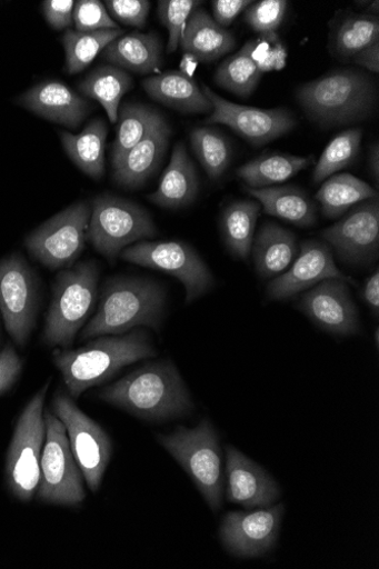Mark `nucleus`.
<instances>
[{
  "mask_svg": "<svg viewBox=\"0 0 379 569\" xmlns=\"http://www.w3.org/2000/svg\"><path fill=\"white\" fill-rule=\"evenodd\" d=\"M98 396L147 421L179 419L193 410L190 393L172 361L141 367Z\"/></svg>",
  "mask_w": 379,
  "mask_h": 569,
  "instance_id": "nucleus-1",
  "label": "nucleus"
},
{
  "mask_svg": "<svg viewBox=\"0 0 379 569\" xmlns=\"http://www.w3.org/2000/svg\"><path fill=\"white\" fill-rule=\"evenodd\" d=\"M156 356L149 336L137 330L126 336H102L78 349L53 351V365L61 372L71 398L114 378L137 361Z\"/></svg>",
  "mask_w": 379,
  "mask_h": 569,
  "instance_id": "nucleus-2",
  "label": "nucleus"
},
{
  "mask_svg": "<svg viewBox=\"0 0 379 569\" xmlns=\"http://www.w3.org/2000/svg\"><path fill=\"white\" fill-rule=\"evenodd\" d=\"M167 292L159 283L138 278L106 280L97 313L80 335L81 340L120 336L138 327L159 330Z\"/></svg>",
  "mask_w": 379,
  "mask_h": 569,
  "instance_id": "nucleus-3",
  "label": "nucleus"
},
{
  "mask_svg": "<svg viewBox=\"0 0 379 569\" xmlns=\"http://www.w3.org/2000/svg\"><path fill=\"white\" fill-rule=\"evenodd\" d=\"M297 99L311 120L325 127L343 126L370 114L376 86L366 72L342 69L302 84Z\"/></svg>",
  "mask_w": 379,
  "mask_h": 569,
  "instance_id": "nucleus-4",
  "label": "nucleus"
},
{
  "mask_svg": "<svg viewBox=\"0 0 379 569\" xmlns=\"http://www.w3.org/2000/svg\"><path fill=\"white\" fill-rule=\"evenodd\" d=\"M99 269L88 261L61 271L51 289L42 340L68 349L87 322L98 297Z\"/></svg>",
  "mask_w": 379,
  "mask_h": 569,
  "instance_id": "nucleus-5",
  "label": "nucleus"
},
{
  "mask_svg": "<svg viewBox=\"0 0 379 569\" xmlns=\"http://www.w3.org/2000/svg\"><path fill=\"white\" fill-rule=\"evenodd\" d=\"M158 442L181 465L208 506L219 510L223 502L222 450L212 425L203 420L195 429L178 427L160 435Z\"/></svg>",
  "mask_w": 379,
  "mask_h": 569,
  "instance_id": "nucleus-6",
  "label": "nucleus"
},
{
  "mask_svg": "<svg viewBox=\"0 0 379 569\" xmlns=\"http://www.w3.org/2000/svg\"><path fill=\"white\" fill-rule=\"evenodd\" d=\"M157 236V228L138 203L103 193L91 202L88 240L94 249L114 262L129 246Z\"/></svg>",
  "mask_w": 379,
  "mask_h": 569,
  "instance_id": "nucleus-7",
  "label": "nucleus"
},
{
  "mask_svg": "<svg viewBox=\"0 0 379 569\" xmlns=\"http://www.w3.org/2000/svg\"><path fill=\"white\" fill-rule=\"evenodd\" d=\"M46 438L40 459L37 497L58 506H79L86 499L84 478L72 452L67 429L50 410L43 413Z\"/></svg>",
  "mask_w": 379,
  "mask_h": 569,
  "instance_id": "nucleus-8",
  "label": "nucleus"
},
{
  "mask_svg": "<svg viewBox=\"0 0 379 569\" xmlns=\"http://www.w3.org/2000/svg\"><path fill=\"white\" fill-rule=\"evenodd\" d=\"M48 388L49 382L24 407L7 456L8 487L23 502L33 499L40 481V459L46 438L43 403Z\"/></svg>",
  "mask_w": 379,
  "mask_h": 569,
  "instance_id": "nucleus-9",
  "label": "nucleus"
},
{
  "mask_svg": "<svg viewBox=\"0 0 379 569\" xmlns=\"http://www.w3.org/2000/svg\"><path fill=\"white\" fill-rule=\"evenodd\" d=\"M90 217L91 203L76 202L31 232L24 244L47 269H70L84 250Z\"/></svg>",
  "mask_w": 379,
  "mask_h": 569,
  "instance_id": "nucleus-10",
  "label": "nucleus"
},
{
  "mask_svg": "<svg viewBox=\"0 0 379 569\" xmlns=\"http://www.w3.org/2000/svg\"><path fill=\"white\" fill-rule=\"evenodd\" d=\"M51 408L67 429L72 452L88 488L97 492L112 457L110 436L87 417L66 392L59 391L53 396Z\"/></svg>",
  "mask_w": 379,
  "mask_h": 569,
  "instance_id": "nucleus-11",
  "label": "nucleus"
},
{
  "mask_svg": "<svg viewBox=\"0 0 379 569\" xmlns=\"http://www.w3.org/2000/svg\"><path fill=\"white\" fill-rule=\"evenodd\" d=\"M126 262L166 272L186 288V302L191 303L212 286L213 278L198 252L182 241H140L121 252Z\"/></svg>",
  "mask_w": 379,
  "mask_h": 569,
  "instance_id": "nucleus-12",
  "label": "nucleus"
},
{
  "mask_svg": "<svg viewBox=\"0 0 379 569\" xmlns=\"http://www.w3.org/2000/svg\"><path fill=\"white\" fill-rule=\"evenodd\" d=\"M39 279L20 252L0 260V313L14 342L24 347L39 310Z\"/></svg>",
  "mask_w": 379,
  "mask_h": 569,
  "instance_id": "nucleus-13",
  "label": "nucleus"
},
{
  "mask_svg": "<svg viewBox=\"0 0 379 569\" xmlns=\"http://www.w3.org/2000/svg\"><path fill=\"white\" fill-rule=\"evenodd\" d=\"M201 89L212 106L206 122L225 124L255 147L272 142L296 127V119L289 110L242 107L215 93L208 86L203 84Z\"/></svg>",
  "mask_w": 379,
  "mask_h": 569,
  "instance_id": "nucleus-14",
  "label": "nucleus"
},
{
  "mask_svg": "<svg viewBox=\"0 0 379 569\" xmlns=\"http://www.w3.org/2000/svg\"><path fill=\"white\" fill-rule=\"evenodd\" d=\"M340 260L351 266H370L379 252L378 197L358 203L340 222L321 232Z\"/></svg>",
  "mask_w": 379,
  "mask_h": 569,
  "instance_id": "nucleus-15",
  "label": "nucleus"
},
{
  "mask_svg": "<svg viewBox=\"0 0 379 569\" xmlns=\"http://www.w3.org/2000/svg\"><path fill=\"white\" fill-rule=\"evenodd\" d=\"M283 513V505L227 513L220 531L225 547L240 558L267 553L277 543Z\"/></svg>",
  "mask_w": 379,
  "mask_h": 569,
  "instance_id": "nucleus-16",
  "label": "nucleus"
},
{
  "mask_svg": "<svg viewBox=\"0 0 379 569\" xmlns=\"http://www.w3.org/2000/svg\"><path fill=\"white\" fill-rule=\"evenodd\" d=\"M299 309L325 332L348 337L360 331L358 309L346 281L330 279L318 283L302 295Z\"/></svg>",
  "mask_w": 379,
  "mask_h": 569,
  "instance_id": "nucleus-17",
  "label": "nucleus"
},
{
  "mask_svg": "<svg viewBox=\"0 0 379 569\" xmlns=\"http://www.w3.org/2000/svg\"><path fill=\"white\" fill-rule=\"evenodd\" d=\"M339 279L355 284L336 266L331 248L323 242L306 240L291 267L269 282L267 295L273 300H289L313 288L318 283Z\"/></svg>",
  "mask_w": 379,
  "mask_h": 569,
  "instance_id": "nucleus-18",
  "label": "nucleus"
},
{
  "mask_svg": "<svg viewBox=\"0 0 379 569\" xmlns=\"http://www.w3.org/2000/svg\"><path fill=\"white\" fill-rule=\"evenodd\" d=\"M227 499L246 509L273 506L280 498L278 483L259 465L233 447L227 448Z\"/></svg>",
  "mask_w": 379,
  "mask_h": 569,
  "instance_id": "nucleus-19",
  "label": "nucleus"
},
{
  "mask_svg": "<svg viewBox=\"0 0 379 569\" xmlns=\"http://www.w3.org/2000/svg\"><path fill=\"white\" fill-rule=\"evenodd\" d=\"M18 106L48 120L77 129L89 114L88 101L60 81L38 83L17 99Z\"/></svg>",
  "mask_w": 379,
  "mask_h": 569,
  "instance_id": "nucleus-20",
  "label": "nucleus"
},
{
  "mask_svg": "<svg viewBox=\"0 0 379 569\" xmlns=\"http://www.w3.org/2000/svg\"><path fill=\"white\" fill-rule=\"evenodd\" d=\"M171 134L172 130L169 123L161 117L149 133L113 169L116 183L126 189L142 187L164 157Z\"/></svg>",
  "mask_w": 379,
  "mask_h": 569,
  "instance_id": "nucleus-21",
  "label": "nucleus"
},
{
  "mask_svg": "<svg viewBox=\"0 0 379 569\" xmlns=\"http://www.w3.org/2000/svg\"><path fill=\"white\" fill-rule=\"evenodd\" d=\"M199 189V181L184 143L179 142L171 162L162 174L158 189L149 200L162 209L179 210L191 204Z\"/></svg>",
  "mask_w": 379,
  "mask_h": 569,
  "instance_id": "nucleus-22",
  "label": "nucleus"
},
{
  "mask_svg": "<svg viewBox=\"0 0 379 569\" xmlns=\"http://www.w3.org/2000/svg\"><path fill=\"white\" fill-rule=\"evenodd\" d=\"M144 91L166 107L188 114L211 113L212 106L197 82L180 71L160 73L142 81Z\"/></svg>",
  "mask_w": 379,
  "mask_h": 569,
  "instance_id": "nucleus-23",
  "label": "nucleus"
},
{
  "mask_svg": "<svg viewBox=\"0 0 379 569\" xmlns=\"http://www.w3.org/2000/svg\"><path fill=\"white\" fill-rule=\"evenodd\" d=\"M180 46L184 54L195 57L198 62L210 63L230 53L236 47V39L209 13L197 9L187 21Z\"/></svg>",
  "mask_w": 379,
  "mask_h": 569,
  "instance_id": "nucleus-24",
  "label": "nucleus"
},
{
  "mask_svg": "<svg viewBox=\"0 0 379 569\" xmlns=\"http://www.w3.org/2000/svg\"><path fill=\"white\" fill-rule=\"evenodd\" d=\"M253 262L263 279H276L295 262L298 254L296 236L275 223L263 224L253 240Z\"/></svg>",
  "mask_w": 379,
  "mask_h": 569,
  "instance_id": "nucleus-25",
  "label": "nucleus"
},
{
  "mask_svg": "<svg viewBox=\"0 0 379 569\" xmlns=\"http://www.w3.org/2000/svg\"><path fill=\"white\" fill-rule=\"evenodd\" d=\"M101 58L124 71L159 74L162 66L161 43L153 32H133L108 44Z\"/></svg>",
  "mask_w": 379,
  "mask_h": 569,
  "instance_id": "nucleus-26",
  "label": "nucleus"
},
{
  "mask_svg": "<svg viewBox=\"0 0 379 569\" xmlns=\"http://www.w3.org/2000/svg\"><path fill=\"white\" fill-rule=\"evenodd\" d=\"M247 192L258 199L267 216L300 228L311 227L317 221L315 202L298 187L247 188Z\"/></svg>",
  "mask_w": 379,
  "mask_h": 569,
  "instance_id": "nucleus-27",
  "label": "nucleus"
},
{
  "mask_svg": "<svg viewBox=\"0 0 379 569\" xmlns=\"http://www.w3.org/2000/svg\"><path fill=\"white\" fill-rule=\"evenodd\" d=\"M106 138L107 127L101 119L89 122L79 134L61 132L64 150L71 161L94 180H100L104 173Z\"/></svg>",
  "mask_w": 379,
  "mask_h": 569,
  "instance_id": "nucleus-28",
  "label": "nucleus"
},
{
  "mask_svg": "<svg viewBox=\"0 0 379 569\" xmlns=\"http://www.w3.org/2000/svg\"><path fill=\"white\" fill-rule=\"evenodd\" d=\"M313 161V157L272 153L242 166L237 171V176L247 184V188H270L290 180L312 166Z\"/></svg>",
  "mask_w": 379,
  "mask_h": 569,
  "instance_id": "nucleus-29",
  "label": "nucleus"
},
{
  "mask_svg": "<svg viewBox=\"0 0 379 569\" xmlns=\"http://www.w3.org/2000/svg\"><path fill=\"white\" fill-rule=\"evenodd\" d=\"M131 88L130 74L114 66L100 67L79 83L80 92L97 100L112 123L118 122L121 100Z\"/></svg>",
  "mask_w": 379,
  "mask_h": 569,
  "instance_id": "nucleus-30",
  "label": "nucleus"
},
{
  "mask_svg": "<svg viewBox=\"0 0 379 569\" xmlns=\"http://www.w3.org/2000/svg\"><path fill=\"white\" fill-rule=\"evenodd\" d=\"M378 197L376 190L351 174H337L325 180L316 194L323 217L337 219L346 214L352 206Z\"/></svg>",
  "mask_w": 379,
  "mask_h": 569,
  "instance_id": "nucleus-31",
  "label": "nucleus"
},
{
  "mask_svg": "<svg viewBox=\"0 0 379 569\" xmlns=\"http://www.w3.org/2000/svg\"><path fill=\"white\" fill-rule=\"evenodd\" d=\"M379 43V19L372 14L351 16L336 29L332 48L336 57L347 63L355 61Z\"/></svg>",
  "mask_w": 379,
  "mask_h": 569,
  "instance_id": "nucleus-32",
  "label": "nucleus"
},
{
  "mask_svg": "<svg viewBox=\"0 0 379 569\" xmlns=\"http://www.w3.org/2000/svg\"><path fill=\"white\" fill-rule=\"evenodd\" d=\"M260 212V203L236 201L227 207L221 219V230L230 251L241 260L249 257Z\"/></svg>",
  "mask_w": 379,
  "mask_h": 569,
  "instance_id": "nucleus-33",
  "label": "nucleus"
},
{
  "mask_svg": "<svg viewBox=\"0 0 379 569\" xmlns=\"http://www.w3.org/2000/svg\"><path fill=\"white\" fill-rule=\"evenodd\" d=\"M162 116L141 103L126 102L119 111V128L113 144L112 166L116 169Z\"/></svg>",
  "mask_w": 379,
  "mask_h": 569,
  "instance_id": "nucleus-34",
  "label": "nucleus"
},
{
  "mask_svg": "<svg viewBox=\"0 0 379 569\" xmlns=\"http://www.w3.org/2000/svg\"><path fill=\"white\" fill-rule=\"evenodd\" d=\"M123 34L124 30L120 28L91 32L68 30L62 38L67 56V72L71 76L82 72L108 44Z\"/></svg>",
  "mask_w": 379,
  "mask_h": 569,
  "instance_id": "nucleus-35",
  "label": "nucleus"
},
{
  "mask_svg": "<svg viewBox=\"0 0 379 569\" xmlns=\"http://www.w3.org/2000/svg\"><path fill=\"white\" fill-rule=\"evenodd\" d=\"M255 46L256 40H249L237 54L223 61L215 72V82L241 98H249L262 74L251 58Z\"/></svg>",
  "mask_w": 379,
  "mask_h": 569,
  "instance_id": "nucleus-36",
  "label": "nucleus"
},
{
  "mask_svg": "<svg viewBox=\"0 0 379 569\" xmlns=\"http://www.w3.org/2000/svg\"><path fill=\"white\" fill-rule=\"evenodd\" d=\"M197 159L212 179H220L231 162V147L227 138L216 129L198 128L190 134Z\"/></svg>",
  "mask_w": 379,
  "mask_h": 569,
  "instance_id": "nucleus-37",
  "label": "nucleus"
},
{
  "mask_svg": "<svg viewBox=\"0 0 379 569\" xmlns=\"http://www.w3.org/2000/svg\"><path fill=\"white\" fill-rule=\"evenodd\" d=\"M361 140L360 129H349L337 136L322 151L313 170V182L328 180L352 164L358 157Z\"/></svg>",
  "mask_w": 379,
  "mask_h": 569,
  "instance_id": "nucleus-38",
  "label": "nucleus"
},
{
  "mask_svg": "<svg viewBox=\"0 0 379 569\" xmlns=\"http://www.w3.org/2000/svg\"><path fill=\"white\" fill-rule=\"evenodd\" d=\"M200 4L196 0H160L158 3V18L170 34L167 47L169 54L179 48L187 21Z\"/></svg>",
  "mask_w": 379,
  "mask_h": 569,
  "instance_id": "nucleus-39",
  "label": "nucleus"
},
{
  "mask_svg": "<svg viewBox=\"0 0 379 569\" xmlns=\"http://www.w3.org/2000/svg\"><path fill=\"white\" fill-rule=\"evenodd\" d=\"M286 0H261L252 3L245 13V21L260 38H277L287 10Z\"/></svg>",
  "mask_w": 379,
  "mask_h": 569,
  "instance_id": "nucleus-40",
  "label": "nucleus"
},
{
  "mask_svg": "<svg viewBox=\"0 0 379 569\" xmlns=\"http://www.w3.org/2000/svg\"><path fill=\"white\" fill-rule=\"evenodd\" d=\"M73 21L77 31L80 32L119 29L118 23L99 0H79L74 7Z\"/></svg>",
  "mask_w": 379,
  "mask_h": 569,
  "instance_id": "nucleus-41",
  "label": "nucleus"
},
{
  "mask_svg": "<svg viewBox=\"0 0 379 569\" xmlns=\"http://www.w3.org/2000/svg\"><path fill=\"white\" fill-rule=\"evenodd\" d=\"M106 8L121 23L142 29L150 12L148 0H107Z\"/></svg>",
  "mask_w": 379,
  "mask_h": 569,
  "instance_id": "nucleus-42",
  "label": "nucleus"
},
{
  "mask_svg": "<svg viewBox=\"0 0 379 569\" xmlns=\"http://www.w3.org/2000/svg\"><path fill=\"white\" fill-rule=\"evenodd\" d=\"M22 360L10 343L0 351V396L8 392L19 380L22 372Z\"/></svg>",
  "mask_w": 379,
  "mask_h": 569,
  "instance_id": "nucleus-43",
  "label": "nucleus"
},
{
  "mask_svg": "<svg viewBox=\"0 0 379 569\" xmlns=\"http://www.w3.org/2000/svg\"><path fill=\"white\" fill-rule=\"evenodd\" d=\"M73 0H46L42 12L48 24L56 30H64L73 26Z\"/></svg>",
  "mask_w": 379,
  "mask_h": 569,
  "instance_id": "nucleus-44",
  "label": "nucleus"
},
{
  "mask_svg": "<svg viewBox=\"0 0 379 569\" xmlns=\"http://www.w3.org/2000/svg\"><path fill=\"white\" fill-rule=\"evenodd\" d=\"M253 2L250 0H213V21L221 28H229Z\"/></svg>",
  "mask_w": 379,
  "mask_h": 569,
  "instance_id": "nucleus-45",
  "label": "nucleus"
},
{
  "mask_svg": "<svg viewBox=\"0 0 379 569\" xmlns=\"http://www.w3.org/2000/svg\"><path fill=\"white\" fill-rule=\"evenodd\" d=\"M288 51L281 40H276L270 44L265 61L258 67L261 73L282 70L286 67Z\"/></svg>",
  "mask_w": 379,
  "mask_h": 569,
  "instance_id": "nucleus-46",
  "label": "nucleus"
},
{
  "mask_svg": "<svg viewBox=\"0 0 379 569\" xmlns=\"http://www.w3.org/2000/svg\"><path fill=\"white\" fill-rule=\"evenodd\" d=\"M363 299L371 312L378 317L379 313V271L378 269L366 281L362 292Z\"/></svg>",
  "mask_w": 379,
  "mask_h": 569,
  "instance_id": "nucleus-47",
  "label": "nucleus"
},
{
  "mask_svg": "<svg viewBox=\"0 0 379 569\" xmlns=\"http://www.w3.org/2000/svg\"><path fill=\"white\" fill-rule=\"evenodd\" d=\"M370 72L378 73L379 71V43L369 48L362 56H360L355 63Z\"/></svg>",
  "mask_w": 379,
  "mask_h": 569,
  "instance_id": "nucleus-48",
  "label": "nucleus"
},
{
  "mask_svg": "<svg viewBox=\"0 0 379 569\" xmlns=\"http://www.w3.org/2000/svg\"><path fill=\"white\" fill-rule=\"evenodd\" d=\"M199 62L197 59L190 54H184L181 63H180V72L189 78H192Z\"/></svg>",
  "mask_w": 379,
  "mask_h": 569,
  "instance_id": "nucleus-49",
  "label": "nucleus"
},
{
  "mask_svg": "<svg viewBox=\"0 0 379 569\" xmlns=\"http://www.w3.org/2000/svg\"><path fill=\"white\" fill-rule=\"evenodd\" d=\"M369 166L372 173V177L376 180V183L378 184L379 179V149L378 143L375 144L373 148L370 150V157H369Z\"/></svg>",
  "mask_w": 379,
  "mask_h": 569,
  "instance_id": "nucleus-50",
  "label": "nucleus"
},
{
  "mask_svg": "<svg viewBox=\"0 0 379 569\" xmlns=\"http://www.w3.org/2000/svg\"><path fill=\"white\" fill-rule=\"evenodd\" d=\"M379 332L378 330L375 332V341H376V346L378 347V342H379Z\"/></svg>",
  "mask_w": 379,
  "mask_h": 569,
  "instance_id": "nucleus-51",
  "label": "nucleus"
}]
</instances>
